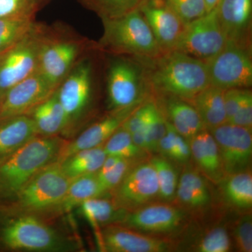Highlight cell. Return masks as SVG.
I'll list each match as a JSON object with an SVG mask.
<instances>
[{
  "label": "cell",
  "mask_w": 252,
  "mask_h": 252,
  "mask_svg": "<svg viewBox=\"0 0 252 252\" xmlns=\"http://www.w3.org/2000/svg\"><path fill=\"white\" fill-rule=\"evenodd\" d=\"M105 54L96 44L81 56L57 88L65 113L64 138L74 135L94 117V106L104 81Z\"/></svg>",
  "instance_id": "1"
},
{
  "label": "cell",
  "mask_w": 252,
  "mask_h": 252,
  "mask_svg": "<svg viewBox=\"0 0 252 252\" xmlns=\"http://www.w3.org/2000/svg\"><path fill=\"white\" fill-rule=\"evenodd\" d=\"M139 59L152 96H172L190 102L210 86L205 61L180 51L173 50L152 59Z\"/></svg>",
  "instance_id": "2"
},
{
  "label": "cell",
  "mask_w": 252,
  "mask_h": 252,
  "mask_svg": "<svg viewBox=\"0 0 252 252\" xmlns=\"http://www.w3.org/2000/svg\"><path fill=\"white\" fill-rule=\"evenodd\" d=\"M77 249L76 242L52 221L0 206V252H65Z\"/></svg>",
  "instance_id": "3"
},
{
  "label": "cell",
  "mask_w": 252,
  "mask_h": 252,
  "mask_svg": "<svg viewBox=\"0 0 252 252\" xmlns=\"http://www.w3.org/2000/svg\"><path fill=\"white\" fill-rule=\"evenodd\" d=\"M67 140L37 136L0 160V204L9 201L38 172L58 161Z\"/></svg>",
  "instance_id": "4"
},
{
  "label": "cell",
  "mask_w": 252,
  "mask_h": 252,
  "mask_svg": "<svg viewBox=\"0 0 252 252\" xmlns=\"http://www.w3.org/2000/svg\"><path fill=\"white\" fill-rule=\"evenodd\" d=\"M104 85L107 111L137 105L152 97L143 64L135 56L105 54Z\"/></svg>",
  "instance_id": "5"
},
{
  "label": "cell",
  "mask_w": 252,
  "mask_h": 252,
  "mask_svg": "<svg viewBox=\"0 0 252 252\" xmlns=\"http://www.w3.org/2000/svg\"><path fill=\"white\" fill-rule=\"evenodd\" d=\"M103 34L97 46L107 54L156 57L162 51L138 9L121 17L102 19Z\"/></svg>",
  "instance_id": "6"
},
{
  "label": "cell",
  "mask_w": 252,
  "mask_h": 252,
  "mask_svg": "<svg viewBox=\"0 0 252 252\" xmlns=\"http://www.w3.org/2000/svg\"><path fill=\"white\" fill-rule=\"evenodd\" d=\"M96 44L67 25L50 26L39 56L38 72L54 88H58L83 55Z\"/></svg>",
  "instance_id": "7"
},
{
  "label": "cell",
  "mask_w": 252,
  "mask_h": 252,
  "mask_svg": "<svg viewBox=\"0 0 252 252\" xmlns=\"http://www.w3.org/2000/svg\"><path fill=\"white\" fill-rule=\"evenodd\" d=\"M72 180L56 161L38 172L9 201L0 204L6 210L32 214L45 219L61 201Z\"/></svg>",
  "instance_id": "8"
},
{
  "label": "cell",
  "mask_w": 252,
  "mask_h": 252,
  "mask_svg": "<svg viewBox=\"0 0 252 252\" xmlns=\"http://www.w3.org/2000/svg\"><path fill=\"white\" fill-rule=\"evenodd\" d=\"M49 28L36 22L21 41L0 54V99L11 88L37 72Z\"/></svg>",
  "instance_id": "9"
},
{
  "label": "cell",
  "mask_w": 252,
  "mask_h": 252,
  "mask_svg": "<svg viewBox=\"0 0 252 252\" xmlns=\"http://www.w3.org/2000/svg\"><path fill=\"white\" fill-rule=\"evenodd\" d=\"M252 48L227 42L219 54L205 61L210 85L222 90L252 86Z\"/></svg>",
  "instance_id": "10"
},
{
  "label": "cell",
  "mask_w": 252,
  "mask_h": 252,
  "mask_svg": "<svg viewBox=\"0 0 252 252\" xmlns=\"http://www.w3.org/2000/svg\"><path fill=\"white\" fill-rule=\"evenodd\" d=\"M189 217L187 212L175 204L158 201L127 212L117 224L144 234L166 238L187 226Z\"/></svg>",
  "instance_id": "11"
},
{
  "label": "cell",
  "mask_w": 252,
  "mask_h": 252,
  "mask_svg": "<svg viewBox=\"0 0 252 252\" xmlns=\"http://www.w3.org/2000/svg\"><path fill=\"white\" fill-rule=\"evenodd\" d=\"M226 44L216 6L202 17L185 25L174 50L206 61L219 54Z\"/></svg>",
  "instance_id": "12"
},
{
  "label": "cell",
  "mask_w": 252,
  "mask_h": 252,
  "mask_svg": "<svg viewBox=\"0 0 252 252\" xmlns=\"http://www.w3.org/2000/svg\"><path fill=\"white\" fill-rule=\"evenodd\" d=\"M109 197L119 208L127 212L160 201L157 173L149 159L132 167Z\"/></svg>",
  "instance_id": "13"
},
{
  "label": "cell",
  "mask_w": 252,
  "mask_h": 252,
  "mask_svg": "<svg viewBox=\"0 0 252 252\" xmlns=\"http://www.w3.org/2000/svg\"><path fill=\"white\" fill-rule=\"evenodd\" d=\"M209 131L218 146L225 176L251 170L252 130L226 122Z\"/></svg>",
  "instance_id": "14"
},
{
  "label": "cell",
  "mask_w": 252,
  "mask_h": 252,
  "mask_svg": "<svg viewBox=\"0 0 252 252\" xmlns=\"http://www.w3.org/2000/svg\"><path fill=\"white\" fill-rule=\"evenodd\" d=\"M96 239L99 250L106 252H165L175 248L168 239L144 234L120 224L106 225Z\"/></svg>",
  "instance_id": "15"
},
{
  "label": "cell",
  "mask_w": 252,
  "mask_h": 252,
  "mask_svg": "<svg viewBox=\"0 0 252 252\" xmlns=\"http://www.w3.org/2000/svg\"><path fill=\"white\" fill-rule=\"evenodd\" d=\"M56 89L37 71L11 88L3 96L0 104V122L27 114Z\"/></svg>",
  "instance_id": "16"
},
{
  "label": "cell",
  "mask_w": 252,
  "mask_h": 252,
  "mask_svg": "<svg viewBox=\"0 0 252 252\" xmlns=\"http://www.w3.org/2000/svg\"><path fill=\"white\" fill-rule=\"evenodd\" d=\"M138 9L162 53L173 51L185 27L166 0H144Z\"/></svg>",
  "instance_id": "17"
},
{
  "label": "cell",
  "mask_w": 252,
  "mask_h": 252,
  "mask_svg": "<svg viewBox=\"0 0 252 252\" xmlns=\"http://www.w3.org/2000/svg\"><path fill=\"white\" fill-rule=\"evenodd\" d=\"M142 104L119 110L107 111L104 117L85 126L75 137L67 140L58 162L82 149L103 145Z\"/></svg>",
  "instance_id": "18"
},
{
  "label": "cell",
  "mask_w": 252,
  "mask_h": 252,
  "mask_svg": "<svg viewBox=\"0 0 252 252\" xmlns=\"http://www.w3.org/2000/svg\"><path fill=\"white\" fill-rule=\"evenodd\" d=\"M179 177L173 204L190 216L199 217L210 210L213 195L210 181L194 165L186 164Z\"/></svg>",
  "instance_id": "19"
},
{
  "label": "cell",
  "mask_w": 252,
  "mask_h": 252,
  "mask_svg": "<svg viewBox=\"0 0 252 252\" xmlns=\"http://www.w3.org/2000/svg\"><path fill=\"white\" fill-rule=\"evenodd\" d=\"M217 9L227 42L252 48V0H220Z\"/></svg>",
  "instance_id": "20"
},
{
  "label": "cell",
  "mask_w": 252,
  "mask_h": 252,
  "mask_svg": "<svg viewBox=\"0 0 252 252\" xmlns=\"http://www.w3.org/2000/svg\"><path fill=\"white\" fill-rule=\"evenodd\" d=\"M152 97L157 100L167 122L189 142L205 129L198 112L190 102L172 96Z\"/></svg>",
  "instance_id": "21"
},
{
  "label": "cell",
  "mask_w": 252,
  "mask_h": 252,
  "mask_svg": "<svg viewBox=\"0 0 252 252\" xmlns=\"http://www.w3.org/2000/svg\"><path fill=\"white\" fill-rule=\"evenodd\" d=\"M189 144L194 165L211 183L218 185L225 175L218 146L211 132L203 129Z\"/></svg>",
  "instance_id": "22"
},
{
  "label": "cell",
  "mask_w": 252,
  "mask_h": 252,
  "mask_svg": "<svg viewBox=\"0 0 252 252\" xmlns=\"http://www.w3.org/2000/svg\"><path fill=\"white\" fill-rule=\"evenodd\" d=\"M99 196L104 195L99 185L97 173L73 179L61 201L49 212L46 219L54 221L59 217L77 210L88 199Z\"/></svg>",
  "instance_id": "23"
},
{
  "label": "cell",
  "mask_w": 252,
  "mask_h": 252,
  "mask_svg": "<svg viewBox=\"0 0 252 252\" xmlns=\"http://www.w3.org/2000/svg\"><path fill=\"white\" fill-rule=\"evenodd\" d=\"M27 115L34 122L39 136L64 137L67 119L58 97L57 89L47 98L28 113Z\"/></svg>",
  "instance_id": "24"
},
{
  "label": "cell",
  "mask_w": 252,
  "mask_h": 252,
  "mask_svg": "<svg viewBox=\"0 0 252 252\" xmlns=\"http://www.w3.org/2000/svg\"><path fill=\"white\" fill-rule=\"evenodd\" d=\"M39 136L34 122L27 114L0 122V160L9 157Z\"/></svg>",
  "instance_id": "25"
},
{
  "label": "cell",
  "mask_w": 252,
  "mask_h": 252,
  "mask_svg": "<svg viewBox=\"0 0 252 252\" xmlns=\"http://www.w3.org/2000/svg\"><path fill=\"white\" fill-rule=\"evenodd\" d=\"M77 210L94 229L95 236L106 225L120 223L127 212L119 208L109 196L88 199L77 207Z\"/></svg>",
  "instance_id": "26"
},
{
  "label": "cell",
  "mask_w": 252,
  "mask_h": 252,
  "mask_svg": "<svg viewBox=\"0 0 252 252\" xmlns=\"http://www.w3.org/2000/svg\"><path fill=\"white\" fill-rule=\"evenodd\" d=\"M225 203L238 211L251 212L252 175L251 170L225 176L218 185Z\"/></svg>",
  "instance_id": "27"
},
{
  "label": "cell",
  "mask_w": 252,
  "mask_h": 252,
  "mask_svg": "<svg viewBox=\"0 0 252 252\" xmlns=\"http://www.w3.org/2000/svg\"><path fill=\"white\" fill-rule=\"evenodd\" d=\"M223 94L224 91L210 85L190 102L196 109L207 130H211L227 122Z\"/></svg>",
  "instance_id": "28"
},
{
  "label": "cell",
  "mask_w": 252,
  "mask_h": 252,
  "mask_svg": "<svg viewBox=\"0 0 252 252\" xmlns=\"http://www.w3.org/2000/svg\"><path fill=\"white\" fill-rule=\"evenodd\" d=\"M107 157L103 145L82 149L59 161L63 172L70 180L97 173Z\"/></svg>",
  "instance_id": "29"
},
{
  "label": "cell",
  "mask_w": 252,
  "mask_h": 252,
  "mask_svg": "<svg viewBox=\"0 0 252 252\" xmlns=\"http://www.w3.org/2000/svg\"><path fill=\"white\" fill-rule=\"evenodd\" d=\"M149 160L157 173L160 201L173 203L180 177L177 168L171 160L161 156H154Z\"/></svg>",
  "instance_id": "30"
},
{
  "label": "cell",
  "mask_w": 252,
  "mask_h": 252,
  "mask_svg": "<svg viewBox=\"0 0 252 252\" xmlns=\"http://www.w3.org/2000/svg\"><path fill=\"white\" fill-rule=\"evenodd\" d=\"M103 148L107 156L122 158L145 159L149 154L136 145L130 132L123 125L106 141Z\"/></svg>",
  "instance_id": "31"
},
{
  "label": "cell",
  "mask_w": 252,
  "mask_h": 252,
  "mask_svg": "<svg viewBox=\"0 0 252 252\" xmlns=\"http://www.w3.org/2000/svg\"><path fill=\"white\" fill-rule=\"evenodd\" d=\"M101 20L121 17L138 9L144 0H78Z\"/></svg>",
  "instance_id": "32"
},
{
  "label": "cell",
  "mask_w": 252,
  "mask_h": 252,
  "mask_svg": "<svg viewBox=\"0 0 252 252\" xmlns=\"http://www.w3.org/2000/svg\"><path fill=\"white\" fill-rule=\"evenodd\" d=\"M166 119L154 97L148 99V114L144 126L147 151L156 153L160 140L166 132Z\"/></svg>",
  "instance_id": "33"
},
{
  "label": "cell",
  "mask_w": 252,
  "mask_h": 252,
  "mask_svg": "<svg viewBox=\"0 0 252 252\" xmlns=\"http://www.w3.org/2000/svg\"><path fill=\"white\" fill-rule=\"evenodd\" d=\"M232 249L229 231L222 225H217L204 232L190 244L187 250L197 252H228Z\"/></svg>",
  "instance_id": "34"
},
{
  "label": "cell",
  "mask_w": 252,
  "mask_h": 252,
  "mask_svg": "<svg viewBox=\"0 0 252 252\" xmlns=\"http://www.w3.org/2000/svg\"><path fill=\"white\" fill-rule=\"evenodd\" d=\"M36 22L32 18H0V54L21 41Z\"/></svg>",
  "instance_id": "35"
},
{
  "label": "cell",
  "mask_w": 252,
  "mask_h": 252,
  "mask_svg": "<svg viewBox=\"0 0 252 252\" xmlns=\"http://www.w3.org/2000/svg\"><path fill=\"white\" fill-rule=\"evenodd\" d=\"M48 0H0V18H32Z\"/></svg>",
  "instance_id": "36"
},
{
  "label": "cell",
  "mask_w": 252,
  "mask_h": 252,
  "mask_svg": "<svg viewBox=\"0 0 252 252\" xmlns=\"http://www.w3.org/2000/svg\"><path fill=\"white\" fill-rule=\"evenodd\" d=\"M146 159L122 158L109 171L97 175L99 185L104 196H109V194L118 185L122 182L124 177L130 171L132 167Z\"/></svg>",
  "instance_id": "37"
},
{
  "label": "cell",
  "mask_w": 252,
  "mask_h": 252,
  "mask_svg": "<svg viewBox=\"0 0 252 252\" xmlns=\"http://www.w3.org/2000/svg\"><path fill=\"white\" fill-rule=\"evenodd\" d=\"M232 243L240 252H252V217L251 212H243L235 220L230 233Z\"/></svg>",
  "instance_id": "38"
},
{
  "label": "cell",
  "mask_w": 252,
  "mask_h": 252,
  "mask_svg": "<svg viewBox=\"0 0 252 252\" xmlns=\"http://www.w3.org/2000/svg\"><path fill=\"white\" fill-rule=\"evenodd\" d=\"M185 25L207 14L205 0H166Z\"/></svg>",
  "instance_id": "39"
},
{
  "label": "cell",
  "mask_w": 252,
  "mask_h": 252,
  "mask_svg": "<svg viewBox=\"0 0 252 252\" xmlns=\"http://www.w3.org/2000/svg\"><path fill=\"white\" fill-rule=\"evenodd\" d=\"M250 91H252L250 89H231L224 91L223 100L227 122L235 115L242 102Z\"/></svg>",
  "instance_id": "40"
},
{
  "label": "cell",
  "mask_w": 252,
  "mask_h": 252,
  "mask_svg": "<svg viewBox=\"0 0 252 252\" xmlns=\"http://www.w3.org/2000/svg\"><path fill=\"white\" fill-rule=\"evenodd\" d=\"M228 123L233 125L252 129V93L250 91L245 97L234 116Z\"/></svg>",
  "instance_id": "41"
},
{
  "label": "cell",
  "mask_w": 252,
  "mask_h": 252,
  "mask_svg": "<svg viewBox=\"0 0 252 252\" xmlns=\"http://www.w3.org/2000/svg\"><path fill=\"white\" fill-rule=\"evenodd\" d=\"M166 127V132L159 142L157 152H158L162 157L172 160L176 137L178 132L167 120Z\"/></svg>",
  "instance_id": "42"
},
{
  "label": "cell",
  "mask_w": 252,
  "mask_h": 252,
  "mask_svg": "<svg viewBox=\"0 0 252 252\" xmlns=\"http://www.w3.org/2000/svg\"><path fill=\"white\" fill-rule=\"evenodd\" d=\"M190 159L191 152L189 141L186 140L185 137H182L180 134H177L172 160L186 165L190 161Z\"/></svg>",
  "instance_id": "43"
},
{
  "label": "cell",
  "mask_w": 252,
  "mask_h": 252,
  "mask_svg": "<svg viewBox=\"0 0 252 252\" xmlns=\"http://www.w3.org/2000/svg\"><path fill=\"white\" fill-rule=\"evenodd\" d=\"M220 0H205L206 3L207 13L210 12L212 9H215L218 5Z\"/></svg>",
  "instance_id": "44"
},
{
  "label": "cell",
  "mask_w": 252,
  "mask_h": 252,
  "mask_svg": "<svg viewBox=\"0 0 252 252\" xmlns=\"http://www.w3.org/2000/svg\"><path fill=\"white\" fill-rule=\"evenodd\" d=\"M0 104H1V99H0Z\"/></svg>",
  "instance_id": "45"
}]
</instances>
